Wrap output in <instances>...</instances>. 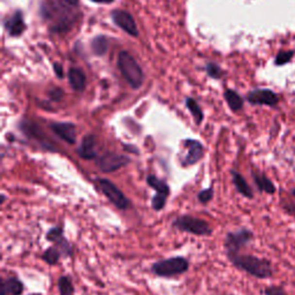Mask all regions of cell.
<instances>
[{
  "label": "cell",
  "instance_id": "e0dca14e",
  "mask_svg": "<svg viewBox=\"0 0 295 295\" xmlns=\"http://www.w3.org/2000/svg\"><path fill=\"white\" fill-rule=\"evenodd\" d=\"M230 175H232V181H233V183H234L236 190H238L241 195H244L245 197L253 198L254 197L253 190H251L250 186L247 183V181H246L245 178L234 170L230 171Z\"/></svg>",
  "mask_w": 295,
  "mask_h": 295
},
{
  "label": "cell",
  "instance_id": "e575fe53",
  "mask_svg": "<svg viewBox=\"0 0 295 295\" xmlns=\"http://www.w3.org/2000/svg\"><path fill=\"white\" fill-rule=\"evenodd\" d=\"M293 194H294V196H295V189H294V192H293Z\"/></svg>",
  "mask_w": 295,
  "mask_h": 295
},
{
  "label": "cell",
  "instance_id": "52a82bcc",
  "mask_svg": "<svg viewBox=\"0 0 295 295\" xmlns=\"http://www.w3.org/2000/svg\"><path fill=\"white\" fill-rule=\"evenodd\" d=\"M97 182L99 184L101 193L109 198L111 203L115 205L120 210H126L131 205V202L126 197L125 194L120 190L115 183L111 182L109 179H97Z\"/></svg>",
  "mask_w": 295,
  "mask_h": 295
},
{
  "label": "cell",
  "instance_id": "d590c367",
  "mask_svg": "<svg viewBox=\"0 0 295 295\" xmlns=\"http://www.w3.org/2000/svg\"><path fill=\"white\" fill-rule=\"evenodd\" d=\"M35 295H36V294H35Z\"/></svg>",
  "mask_w": 295,
  "mask_h": 295
},
{
  "label": "cell",
  "instance_id": "484cf974",
  "mask_svg": "<svg viewBox=\"0 0 295 295\" xmlns=\"http://www.w3.org/2000/svg\"><path fill=\"white\" fill-rule=\"evenodd\" d=\"M293 57V52L292 51H281L279 52L278 55L276 58V65L280 66V65H285L286 63H288Z\"/></svg>",
  "mask_w": 295,
  "mask_h": 295
},
{
  "label": "cell",
  "instance_id": "5b68a950",
  "mask_svg": "<svg viewBox=\"0 0 295 295\" xmlns=\"http://www.w3.org/2000/svg\"><path fill=\"white\" fill-rule=\"evenodd\" d=\"M251 240H253V232L247 229H241L236 232L227 233L225 242H224L227 257L230 258L238 255L239 251L246 247Z\"/></svg>",
  "mask_w": 295,
  "mask_h": 295
},
{
  "label": "cell",
  "instance_id": "1f68e13d",
  "mask_svg": "<svg viewBox=\"0 0 295 295\" xmlns=\"http://www.w3.org/2000/svg\"><path fill=\"white\" fill-rule=\"evenodd\" d=\"M124 149L126 150V151H133V153H138V149L136 147L126 146V144H124Z\"/></svg>",
  "mask_w": 295,
  "mask_h": 295
},
{
  "label": "cell",
  "instance_id": "8fae6325",
  "mask_svg": "<svg viewBox=\"0 0 295 295\" xmlns=\"http://www.w3.org/2000/svg\"><path fill=\"white\" fill-rule=\"evenodd\" d=\"M247 99L250 104L254 105H267V106H275L278 104L279 97L269 89H257L249 92Z\"/></svg>",
  "mask_w": 295,
  "mask_h": 295
},
{
  "label": "cell",
  "instance_id": "cb8c5ba5",
  "mask_svg": "<svg viewBox=\"0 0 295 295\" xmlns=\"http://www.w3.org/2000/svg\"><path fill=\"white\" fill-rule=\"evenodd\" d=\"M58 288L60 295H74V287L72 281L67 276L60 277L58 280Z\"/></svg>",
  "mask_w": 295,
  "mask_h": 295
},
{
  "label": "cell",
  "instance_id": "603a6c76",
  "mask_svg": "<svg viewBox=\"0 0 295 295\" xmlns=\"http://www.w3.org/2000/svg\"><path fill=\"white\" fill-rule=\"evenodd\" d=\"M61 256V251L57 247H50L44 251V254L42 255L43 261H45L49 265H55L59 262Z\"/></svg>",
  "mask_w": 295,
  "mask_h": 295
},
{
  "label": "cell",
  "instance_id": "2e32d148",
  "mask_svg": "<svg viewBox=\"0 0 295 295\" xmlns=\"http://www.w3.org/2000/svg\"><path fill=\"white\" fill-rule=\"evenodd\" d=\"M24 286L16 277H9L1 282V295H21Z\"/></svg>",
  "mask_w": 295,
  "mask_h": 295
},
{
  "label": "cell",
  "instance_id": "8992f818",
  "mask_svg": "<svg viewBox=\"0 0 295 295\" xmlns=\"http://www.w3.org/2000/svg\"><path fill=\"white\" fill-rule=\"evenodd\" d=\"M147 183L156 190V195L153 196L151 201L152 209L155 211L163 210L166 204V201H167L168 195H170V186L165 181L161 180L153 174L148 175Z\"/></svg>",
  "mask_w": 295,
  "mask_h": 295
},
{
  "label": "cell",
  "instance_id": "d6a6232c",
  "mask_svg": "<svg viewBox=\"0 0 295 295\" xmlns=\"http://www.w3.org/2000/svg\"><path fill=\"white\" fill-rule=\"evenodd\" d=\"M94 2H98V4H111L113 0H91Z\"/></svg>",
  "mask_w": 295,
  "mask_h": 295
},
{
  "label": "cell",
  "instance_id": "6da1fadb",
  "mask_svg": "<svg viewBox=\"0 0 295 295\" xmlns=\"http://www.w3.org/2000/svg\"><path fill=\"white\" fill-rule=\"evenodd\" d=\"M233 265L258 279H266L272 276V267L269 261L253 255H235L229 258Z\"/></svg>",
  "mask_w": 295,
  "mask_h": 295
},
{
  "label": "cell",
  "instance_id": "d6986e66",
  "mask_svg": "<svg viewBox=\"0 0 295 295\" xmlns=\"http://www.w3.org/2000/svg\"><path fill=\"white\" fill-rule=\"evenodd\" d=\"M253 178L255 180V183L258 187V189L261 192H265L267 194H273L276 193V187L271 181H270L265 175L262 173H258V172H253Z\"/></svg>",
  "mask_w": 295,
  "mask_h": 295
},
{
  "label": "cell",
  "instance_id": "7a4b0ae2",
  "mask_svg": "<svg viewBox=\"0 0 295 295\" xmlns=\"http://www.w3.org/2000/svg\"><path fill=\"white\" fill-rule=\"evenodd\" d=\"M118 67L126 81L133 89L141 88L144 81L143 70L133 55L122 51L118 55Z\"/></svg>",
  "mask_w": 295,
  "mask_h": 295
},
{
  "label": "cell",
  "instance_id": "83f0119b",
  "mask_svg": "<svg viewBox=\"0 0 295 295\" xmlns=\"http://www.w3.org/2000/svg\"><path fill=\"white\" fill-rule=\"evenodd\" d=\"M57 4L65 9L74 8L79 5V0H57Z\"/></svg>",
  "mask_w": 295,
  "mask_h": 295
},
{
  "label": "cell",
  "instance_id": "ac0fdd59",
  "mask_svg": "<svg viewBox=\"0 0 295 295\" xmlns=\"http://www.w3.org/2000/svg\"><path fill=\"white\" fill-rule=\"evenodd\" d=\"M68 79L70 87L73 90L81 92L85 88V75L80 68H70L68 72Z\"/></svg>",
  "mask_w": 295,
  "mask_h": 295
},
{
  "label": "cell",
  "instance_id": "4dcf8cb0",
  "mask_svg": "<svg viewBox=\"0 0 295 295\" xmlns=\"http://www.w3.org/2000/svg\"><path fill=\"white\" fill-rule=\"evenodd\" d=\"M53 68H54V72H55V74H57V76L58 78H63V74H64V72H63V67L60 66L59 64H54V66H53Z\"/></svg>",
  "mask_w": 295,
  "mask_h": 295
},
{
  "label": "cell",
  "instance_id": "f1b7e54d",
  "mask_svg": "<svg viewBox=\"0 0 295 295\" xmlns=\"http://www.w3.org/2000/svg\"><path fill=\"white\" fill-rule=\"evenodd\" d=\"M49 96H50V98H51L52 100L58 101V100H60L61 98H63L64 92L59 88H54V89H52V90L50 92H49Z\"/></svg>",
  "mask_w": 295,
  "mask_h": 295
},
{
  "label": "cell",
  "instance_id": "9a60e30c",
  "mask_svg": "<svg viewBox=\"0 0 295 295\" xmlns=\"http://www.w3.org/2000/svg\"><path fill=\"white\" fill-rule=\"evenodd\" d=\"M6 29L11 36H20L26 30V23L21 12H15L13 16H11L5 23Z\"/></svg>",
  "mask_w": 295,
  "mask_h": 295
},
{
  "label": "cell",
  "instance_id": "d4e9b609",
  "mask_svg": "<svg viewBox=\"0 0 295 295\" xmlns=\"http://www.w3.org/2000/svg\"><path fill=\"white\" fill-rule=\"evenodd\" d=\"M213 187H209V188L201 190V192L198 193L197 195V199L199 203H202V204H207L211 201L212 198H213Z\"/></svg>",
  "mask_w": 295,
  "mask_h": 295
},
{
  "label": "cell",
  "instance_id": "44dd1931",
  "mask_svg": "<svg viewBox=\"0 0 295 295\" xmlns=\"http://www.w3.org/2000/svg\"><path fill=\"white\" fill-rule=\"evenodd\" d=\"M186 105L188 107L189 112L192 113L194 120H195L196 125H201V122L203 121V118H204V115H203V112L201 110V107L197 104V101H196L194 98H187L186 99Z\"/></svg>",
  "mask_w": 295,
  "mask_h": 295
},
{
  "label": "cell",
  "instance_id": "30bf717a",
  "mask_svg": "<svg viewBox=\"0 0 295 295\" xmlns=\"http://www.w3.org/2000/svg\"><path fill=\"white\" fill-rule=\"evenodd\" d=\"M184 148H187V155L182 159L183 166H192L198 163L204 156V147L197 140H186L183 142Z\"/></svg>",
  "mask_w": 295,
  "mask_h": 295
},
{
  "label": "cell",
  "instance_id": "5bb4252c",
  "mask_svg": "<svg viewBox=\"0 0 295 295\" xmlns=\"http://www.w3.org/2000/svg\"><path fill=\"white\" fill-rule=\"evenodd\" d=\"M78 153L82 159H85V161L96 159V137L91 134L85 135V136L82 138L80 147L78 148Z\"/></svg>",
  "mask_w": 295,
  "mask_h": 295
},
{
  "label": "cell",
  "instance_id": "7c38bea8",
  "mask_svg": "<svg viewBox=\"0 0 295 295\" xmlns=\"http://www.w3.org/2000/svg\"><path fill=\"white\" fill-rule=\"evenodd\" d=\"M112 18L116 26L121 28L124 32L134 37L138 36V29L136 23H135L133 16H131L128 12L121 11V9H115V11L112 12Z\"/></svg>",
  "mask_w": 295,
  "mask_h": 295
},
{
  "label": "cell",
  "instance_id": "ba28073f",
  "mask_svg": "<svg viewBox=\"0 0 295 295\" xmlns=\"http://www.w3.org/2000/svg\"><path fill=\"white\" fill-rule=\"evenodd\" d=\"M131 163L128 156L119 155L115 152H106L97 159V166L101 172L110 173L127 166Z\"/></svg>",
  "mask_w": 295,
  "mask_h": 295
},
{
  "label": "cell",
  "instance_id": "f546056e",
  "mask_svg": "<svg viewBox=\"0 0 295 295\" xmlns=\"http://www.w3.org/2000/svg\"><path fill=\"white\" fill-rule=\"evenodd\" d=\"M265 295H285V292L281 287L278 286H271L265 290Z\"/></svg>",
  "mask_w": 295,
  "mask_h": 295
},
{
  "label": "cell",
  "instance_id": "836d02e7",
  "mask_svg": "<svg viewBox=\"0 0 295 295\" xmlns=\"http://www.w3.org/2000/svg\"><path fill=\"white\" fill-rule=\"evenodd\" d=\"M1 198H2V199H1V203H4V202L6 201V196H5V195H2V196H1Z\"/></svg>",
  "mask_w": 295,
  "mask_h": 295
},
{
  "label": "cell",
  "instance_id": "277c9868",
  "mask_svg": "<svg viewBox=\"0 0 295 295\" xmlns=\"http://www.w3.org/2000/svg\"><path fill=\"white\" fill-rule=\"evenodd\" d=\"M173 227L181 230V232L190 233V234L198 236L209 235L212 233V229L208 224V221L199 219V218L188 216V214L178 217L173 221Z\"/></svg>",
  "mask_w": 295,
  "mask_h": 295
},
{
  "label": "cell",
  "instance_id": "9c48e42d",
  "mask_svg": "<svg viewBox=\"0 0 295 295\" xmlns=\"http://www.w3.org/2000/svg\"><path fill=\"white\" fill-rule=\"evenodd\" d=\"M46 240L53 242L55 247L61 251V255H65L66 257H70L73 255V247L68 242V240L64 236L63 227H52L46 233Z\"/></svg>",
  "mask_w": 295,
  "mask_h": 295
},
{
  "label": "cell",
  "instance_id": "3957f363",
  "mask_svg": "<svg viewBox=\"0 0 295 295\" xmlns=\"http://www.w3.org/2000/svg\"><path fill=\"white\" fill-rule=\"evenodd\" d=\"M188 261L182 256L158 261V262L153 263L151 265V271L158 277H173L183 275L184 272L188 271Z\"/></svg>",
  "mask_w": 295,
  "mask_h": 295
},
{
  "label": "cell",
  "instance_id": "4316f807",
  "mask_svg": "<svg viewBox=\"0 0 295 295\" xmlns=\"http://www.w3.org/2000/svg\"><path fill=\"white\" fill-rule=\"evenodd\" d=\"M207 72L211 78L218 79L221 76V69L219 66H217L216 64H209L207 66Z\"/></svg>",
  "mask_w": 295,
  "mask_h": 295
},
{
  "label": "cell",
  "instance_id": "ffe728a7",
  "mask_svg": "<svg viewBox=\"0 0 295 295\" xmlns=\"http://www.w3.org/2000/svg\"><path fill=\"white\" fill-rule=\"evenodd\" d=\"M225 99L227 101V104H229V109L232 111H239L242 109V106H244V99H242V97L240 96L238 92L234 90H226L225 91Z\"/></svg>",
  "mask_w": 295,
  "mask_h": 295
},
{
  "label": "cell",
  "instance_id": "7402d4cb",
  "mask_svg": "<svg viewBox=\"0 0 295 295\" xmlns=\"http://www.w3.org/2000/svg\"><path fill=\"white\" fill-rule=\"evenodd\" d=\"M91 48L92 51L95 52V54H105L107 49H109V39H107L105 36H97L96 38H94V41H92Z\"/></svg>",
  "mask_w": 295,
  "mask_h": 295
},
{
  "label": "cell",
  "instance_id": "4fadbf2b",
  "mask_svg": "<svg viewBox=\"0 0 295 295\" xmlns=\"http://www.w3.org/2000/svg\"><path fill=\"white\" fill-rule=\"evenodd\" d=\"M51 131L68 144L76 143V127L70 122H53L50 125Z\"/></svg>",
  "mask_w": 295,
  "mask_h": 295
}]
</instances>
